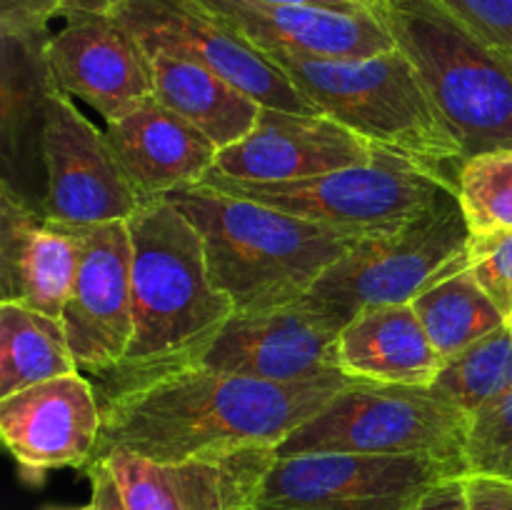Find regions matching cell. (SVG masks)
<instances>
[{
    "label": "cell",
    "mask_w": 512,
    "mask_h": 510,
    "mask_svg": "<svg viewBox=\"0 0 512 510\" xmlns=\"http://www.w3.org/2000/svg\"><path fill=\"white\" fill-rule=\"evenodd\" d=\"M350 383L345 373L273 383L205 365L175 370L100 398L103 425L90 460L113 450L155 463L275 450Z\"/></svg>",
    "instance_id": "cell-1"
},
{
    "label": "cell",
    "mask_w": 512,
    "mask_h": 510,
    "mask_svg": "<svg viewBox=\"0 0 512 510\" xmlns=\"http://www.w3.org/2000/svg\"><path fill=\"white\" fill-rule=\"evenodd\" d=\"M133 243V338L103 395L203 363L235 305L210 275L198 228L170 198L143 200L128 218Z\"/></svg>",
    "instance_id": "cell-2"
},
{
    "label": "cell",
    "mask_w": 512,
    "mask_h": 510,
    "mask_svg": "<svg viewBox=\"0 0 512 510\" xmlns=\"http://www.w3.org/2000/svg\"><path fill=\"white\" fill-rule=\"evenodd\" d=\"M198 228L215 285L235 315L305 298L358 238L203 183L165 195Z\"/></svg>",
    "instance_id": "cell-3"
},
{
    "label": "cell",
    "mask_w": 512,
    "mask_h": 510,
    "mask_svg": "<svg viewBox=\"0 0 512 510\" xmlns=\"http://www.w3.org/2000/svg\"><path fill=\"white\" fill-rule=\"evenodd\" d=\"M295 88L335 123L373 148L438 170L455 185L465 153L430 98L415 65L398 48L370 58H300L265 53Z\"/></svg>",
    "instance_id": "cell-4"
},
{
    "label": "cell",
    "mask_w": 512,
    "mask_h": 510,
    "mask_svg": "<svg viewBox=\"0 0 512 510\" xmlns=\"http://www.w3.org/2000/svg\"><path fill=\"white\" fill-rule=\"evenodd\" d=\"M373 10L415 65L465 158L512 148V55L433 0H373Z\"/></svg>",
    "instance_id": "cell-5"
},
{
    "label": "cell",
    "mask_w": 512,
    "mask_h": 510,
    "mask_svg": "<svg viewBox=\"0 0 512 510\" xmlns=\"http://www.w3.org/2000/svg\"><path fill=\"white\" fill-rule=\"evenodd\" d=\"M200 183L328 225L358 240L395 233L455 190L438 170L388 150H375L370 163L293 183H248L213 170Z\"/></svg>",
    "instance_id": "cell-6"
},
{
    "label": "cell",
    "mask_w": 512,
    "mask_h": 510,
    "mask_svg": "<svg viewBox=\"0 0 512 510\" xmlns=\"http://www.w3.org/2000/svg\"><path fill=\"white\" fill-rule=\"evenodd\" d=\"M470 415L430 388L353 380L295 428L275 455H428L465 465Z\"/></svg>",
    "instance_id": "cell-7"
},
{
    "label": "cell",
    "mask_w": 512,
    "mask_h": 510,
    "mask_svg": "<svg viewBox=\"0 0 512 510\" xmlns=\"http://www.w3.org/2000/svg\"><path fill=\"white\" fill-rule=\"evenodd\" d=\"M473 230L455 190L400 230L358 240L330 265L305 298L325 305L348 323L380 305L413 303L438 280L468 268Z\"/></svg>",
    "instance_id": "cell-8"
},
{
    "label": "cell",
    "mask_w": 512,
    "mask_h": 510,
    "mask_svg": "<svg viewBox=\"0 0 512 510\" xmlns=\"http://www.w3.org/2000/svg\"><path fill=\"white\" fill-rule=\"evenodd\" d=\"M463 475V463L428 455L273 453L248 510H410Z\"/></svg>",
    "instance_id": "cell-9"
},
{
    "label": "cell",
    "mask_w": 512,
    "mask_h": 510,
    "mask_svg": "<svg viewBox=\"0 0 512 510\" xmlns=\"http://www.w3.org/2000/svg\"><path fill=\"white\" fill-rule=\"evenodd\" d=\"M150 53H170L223 75L263 108L318 113L293 80L198 0H125L113 10Z\"/></svg>",
    "instance_id": "cell-10"
},
{
    "label": "cell",
    "mask_w": 512,
    "mask_h": 510,
    "mask_svg": "<svg viewBox=\"0 0 512 510\" xmlns=\"http://www.w3.org/2000/svg\"><path fill=\"white\" fill-rule=\"evenodd\" d=\"M45 165L43 213L70 225L128 220L143 198L115 158L105 130L65 93H50L38 123Z\"/></svg>",
    "instance_id": "cell-11"
},
{
    "label": "cell",
    "mask_w": 512,
    "mask_h": 510,
    "mask_svg": "<svg viewBox=\"0 0 512 510\" xmlns=\"http://www.w3.org/2000/svg\"><path fill=\"white\" fill-rule=\"evenodd\" d=\"M78 273L63 320L80 373L108 375L123 363L133 338V243L128 220L73 225Z\"/></svg>",
    "instance_id": "cell-12"
},
{
    "label": "cell",
    "mask_w": 512,
    "mask_h": 510,
    "mask_svg": "<svg viewBox=\"0 0 512 510\" xmlns=\"http://www.w3.org/2000/svg\"><path fill=\"white\" fill-rule=\"evenodd\" d=\"M343 328L338 313L310 298L233 315L200 365L273 383L328 378L343 373L338 365Z\"/></svg>",
    "instance_id": "cell-13"
},
{
    "label": "cell",
    "mask_w": 512,
    "mask_h": 510,
    "mask_svg": "<svg viewBox=\"0 0 512 510\" xmlns=\"http://www.w3.org/2000/svg\"><path fill=\"white\" fill-rule=\"evenodd\" d=\"M58 93L83 100L105 123L153 95L150 55L113 15H70L48 43Z\"/></svg>",
    "instance_id": "cell-14"
},
{
    "label": "cell",
    "mask_w": 512,
    "mask_h": 510,
    "mask_svg": "<svg viewBox=\"0 0 512 510\" xmlns=\"http://www.w3.org/2000/svg\"><path fill=\"white\" fill-rule=\"evenodd\" d=\"M100 425L103 405L80 370L0 398V438L28 478L85 468L98 448Z\"/></svg>",
    "instance_id": "cell-15"
},
{
    "label": "cell",
    "mask_w": 512,
    "mask_h": 510,
    "mask_svg": "<svg viewBox=\"0 0 512 510\" xmlns=\"http://www.w3.org/2000/svg\"><path fill=\"white\" fill-rule=\"evenodd\" d=\"M375 150L323 113L263 108L243 140L220 150L213 173L248 183H293L370 163Z\"/></svg>",
    "instance_id": "cell-16"
},
{
    "label": "cell",
    "mask_w": 512,
    "mask_h": 510,
    "mask_svg": "<svg viewBox=\"0 0 512 510\" xmlns=\"http://www.w3.org/2000/svg\"><path fill=\"white\" fill-rule=\"evenodd\" d=\"M220 23L263 53L300 58H370L395 50L393 35L368 8L285 5L258 0H198Z\"/></svg>",
    "instance_id": "cell-17"
},
{
    "label": "cell",
    "mask_w": 512,
    "mask_h": 510,
    "mask_svg": "<svg viewBox=\"0 0 512 510\" xmlns=\"http://www.w3.org/2000/svg\"><path fill=\"white\" fill-rule=\"evenodd\" d=\"M275 450L155 463L125 450L105 455L130 510H248ZM98 460V458H95Z\"/></svg>",
    "instance_id": "cell-18"
},
{
    "label": "cell",
    "mask_w": 512,
    "mask_h": 510,
    "mask_svg": "<svg viewBox=\"0 0 512 510\" xmlns=\"http://www.w3.org/2000/svg\"><path fill=\"white\" fill-rule=\"evenodd\" d=\"M73 225L50 220L10 188H0V300L60 318L78 273Z\"/></svg>",
    "instance_id": "cell-19"
},
{
    "label": "cell",
    "mask_w": 512,
    "mask_h": 510,
    "mask_svg": "<svg viewBox=\"0 0 512 510\" xmlns=\"http://www.w3.org/2000/svg\"><path fill=\"white\" fill-rule=\"evenodd\" d=\"M105 135L143 200L200 183L220 153L208 135L153 95L123 118L105 123Z\"/></svg>",
    "instance_id": "cell-20"
},
{
    "label": "cell",
    "mask_w": 512,
    "mask_h": 510,
    "mask_svg": "<svg viewBox=\"0 0 512 510\" xmlns=\"http://www.w3.org/2000/svg\"><path fill=\"white\" fill-rule=\"evenodd\" d=\"M443 363L410 303L360 310L338 340L340 370L363 383L430 388Z\"/></svg>",
    "instance_id": "cell-21"
},
{
    "label": "cell",
    "mask_w": 512,
    "mask_h": 510,
    "mask_svg": "<svg viewBox=\"0 0 512 510\" xmlns=\"http://www.w3.org/2000/svg\"><path fill=\"white\" fill-rule=\"evenodd\" d=\"M153 98L225 150L258 123L263 105L205 65L170 53H150Z\"/></svg>",
    "instance_id": "cell-22"
},
{
    "label": "cell",
    "mask_w": 512,
    "mask_h": 510,
    "mask_svg": "<svg viewBox=\"0 0 512 510\" xmlns=\"http://www.w3.org/2000/svg\"><path fill=\"white\" fill-rule=\"evenodd\" d=\"M78 370L63 320L0 300V398Z\"/></svg>",
    "instance_id": "cell-23"
},
{
    "label": "cell",
    "mask_w": 512,
    "mask_h": 510,
    "mask_svg": "<svg viewBox=\"0 0 512 510\" xmlns=\"http://www.w3.org/2000/svg\"><path fill=\"white\" fill-rule=\"evenodd\" d=\"M410 305L443 360L508 323L470 268L438 280Z\"/></svg>",
    "instance_id": "cell-24"
},
{
    "label": "cell",
    "mask_w": 512,
    "mask_h": 510,
    "mask_svg": "<svg viewBox=\"0 0 512 510\" xmlns=\"http://www.w3.org/2000/svg\"><path fill=\"white\" fill-rule=\"evenodd\" d=\"M3 75H0V115H3L5 153L23 138L28 125L40 123V113L50 93H58L50 75L45 30H0Z\"/></svg>",
    "instance_id": "cell-25"
},
{
    "label": "cell",
    "mask_w": 512,
    "mask_h": 510,
    "mask_svg": "<svg viewBox=\"0 0 512 510\" xmlns=\"http://www.w3.org/2000/svg\"><path fill=\"white\" fill-rule=\"evenodd\" d=\"M445 403L473 418L512 390V328L493 330L448 358L430 385Z\"/></svg>",
    "instance_id": "cell-26"
},
{
    "label": "cell",
    "mask_w": 512,
    "mask_h": 510,
    "mask_svg": "<svg viewBox=\"0 0 512 510\" xmlns=\"http://www.w3.org/2000/svg\"><path fill=\"white\" fill-rule=\"evenodd\" d=\"M455 193L473 235L512 230V148L465 158Z\"/></svg>",
    "instance_id": "cell-27"
},
{
    "label": "cell",
    "mask_w": 512,
    "mask_h": 510,
    "mask_svg": "<svg viewBox=\"0 0 512 510\" xmlns=\"http://www.w3.org/2000/svg\"><path fill=\"white\" fill-rule=\"evenodd\" d=\"M465 470L512 483V390L470 418Z\"/></svg>",
    "instance_id": "cell-28"
},
{
    "label": "cell",
    "mask_w": 512,
    "mask_h": 510,
    "mask_svg": "<svg viewBox=\"0 0 512 510\" xmlns=\"http://www.w3.org/2000/svg\"><path fill=\"white\" fill-rule=\"evenodd\" d=\"M468 268L493 298L500 313L512 315V230L473 235L468 253Z\"/></svg>",
    "instance_id": "cell-29"
},
{
    "label": "cell",
    "mask_w": 512,
    "mask_h": 510,
    "mask_svg": "<svg viewBox=\"0 0 512 510\" xmlns=\"http://www.w3.org/2000/svg\"><path fill=\"white\" fill-rule=\"evenodd\" d=\"M463 20L480 38L512 55V0H433Z\"/></svg>",
    "instance_id": "cell-30"
},
{
    "label": "cell",
    "mask_w": 512,
    "mask_h": 510,
    "mask_svg": "<svg viewBox=\"0 0 512 510\" xmlns=\"http://www.w3.org/2000/svg\"><path fill=\"white\" fill-rule=\"evenodd\" d=\"M63 0H0V30H45Z\"/></svg>",
    "instance_id": "cell-31"
},
{
    "label": "cell",
    "mask_w": 512,
    "mask_h": 510,
    "mask_svg": "<svg viewBox=\"0 0 512 510\" xmlns=\"http://www.w3.org/2000/svg\"><path fill=\"white\" fill-rule=\"evenodd\" d=\"M83 473L90 480V505H93V510H130L108 460H90Z\"/></svg>",
    "instance_id": "cell-32"
},
{
    "label": "cell",
    "mask_w": 512,
    "mask_h": 510,
    "mask_svg": "<svg viewBox=\"0 0 512 510\" xmlns=\"http://www.w3.org/2000/svg\"><path fill=\"white\" fill-rule=\"evenodd\" d=\"M468 510H512V483L490 475H465Z\"/></svg>",
    "instance_id": "cell-33"
},
{
    "label": "cell",
    "mask_w": 512,
    "mask_h": 510,
    "mask_svg": "<svg viewBox=\"0 0 512 510\" xmlns=\"http://www.w3.org/2000/svg\"><path fill=\"white\" fill-rule=\"evenodd\" d=\"M410 510H468V500H465V475L443 483L435 488L425 500H420L415 508Z\"/></svg>",
    "instance_id": "cell-34"
},
{
    "label": "cell",
    "mask_w": 512,
    "mask_h": 510,
    "mask_svg": "<svg viewBox=\"0 0 512 510\" xmlns=\"http://www.w3.org/2000/svg\"><path fill=\"white\" fill-rule=\"evenodd\" d=\"M125 0H63L60 15L70 18V15H110L118 5Z\"/></svg>",
    "instance_id": "cell-35"
},
{
    "label": "cell",
    "mask_w": 512,
    "mask_h": 510,
    "mask_svg": "<svg viewBox=\"0 0 512 510\" xmlns=\"http://www.w3.org/2000/svg\"><path fill=\"white\" fill-rule=\"evenodd\" d=\"M258 3H285V5H330V8H368L373 0H258Z\"/></svg>",
    "instance_id": "cell-36"
},
{
    "label": "cell",
    "mask_w": 512,
    "mask_h": 510,
    "mask_svg": "<svg viewBox=\"0 0 512 510\" xmlns=\"http://www.w3.org/2000/svg\"><path fill=\"white\" fill-rule=\"evenodd\" d=\"M73 510H93V505L88 503V505H83V508H73Z\"/></svg>",
    "instance_id": "cell-37"
},
{
    "label": "cell",
    "mask_w": 512,
    "mask_h": 510,
    "mask_svg": "<svg viewBox=\"0 0 512 510\" xmlns=\"http://www.w3.org/2000/svg\"><path fill=\"white\" fill-rule=\"evenodd\" d=\"M508 325H510V328H512V315H510V320H508Z\"/></svg>",
    "instance_id": "cell-38"
}]
</instances>
